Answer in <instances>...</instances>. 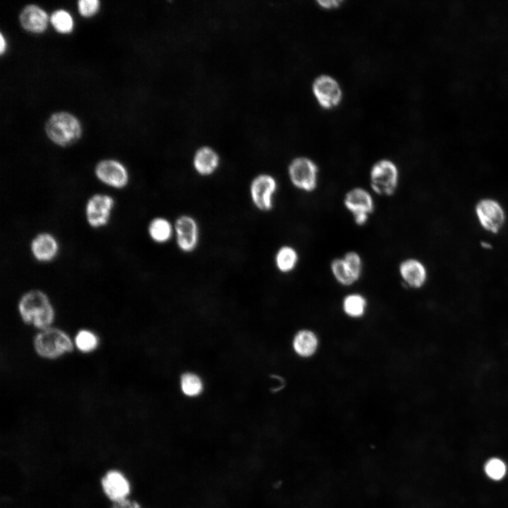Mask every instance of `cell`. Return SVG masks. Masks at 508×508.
Masks as SVG:
<instances>
[{"label": "cell", "mask_w": 508, "mask_h": 508, "mask_svg": "<svg viewBox=\"0 0 508 508\" xmlns=\"http://www.w3.org/2000/svg\"><path fill=\"white\" fill-rule=\"evenodd\" d=\"M21 320L39 330L51 327L55 318L54 308L47 295L38 289L25 293L18 303Z\"/></svg>", "instance_id": "cell-1"}, {"label": "cell", "mask_w": 508, "mask_h": 508, "mask_svg": "<svg viewBox=\"0 0 508 508\" xmlns=\"http://www.w3.org/2000/svg\"><path fill=\"white\" fill-rule=\"evenodd\" d=\"M47 136L55 144L65 147L78 141L82 135V126L78 119L70 112H54L44 123Z\"/></svg>", "instance_id": "cell-2"}, {"label": "cell", "mask_w": 508, "mask_h": 508, "mask_svg": "<svg viewBox=\"0 0 508 508\" xmlns=\"http://www.w3.org/2000/svg\"><path fill=\"white\" fill-rule=\"evenodd\" d=\"M33 347L39 356L54 360L71 352L74 343L63 329L51 326L39 330L35 335Z\"/></svg>", "instance_id": "cell-3"}, {"label": "cell", "mask_w": 508, "mask_h": 508, "mask_svg": "<svg viewBox=\"0 0 508 508\" xmlns=\"http://www.w3.org/2000/svg\"><path fill=\"white\" fill-rule=\"evenodd\" d=\"M368 179L370 190L373 194L380 197H392L399 186V169L392 160L380 159L371 167Z\"/></svg>", "instance_id": "cell-4"}, {"label": "cell", "mask_w": 508, "mask_h": 508, "mask_svg": "<svg viewBox=\"0 0 508 508\" xmlns=\"http://www.w3.org/2000/svg\"><path fill=\"white\" fill-rule=\"evenodd\" d=\"M279 189L275 176L267 172L255 175L250 180L248 193L253 206L259 212L268 213L274 207V200Z\"/></svg>", "instance_id": "cell-5"}, {"label": "cell", "mask_w": 508, "mask_h": 508, "mask_svg": "<svg viewBox=\"0 0 508 508\" xmlns=\"http://www.w3.org/2000/svg\"><path fill=\"white\" fill-rule=\"evenodd\" d=\"M374 194L363 186H353L344 194L343 205L351 214L354 224L363 226L375 210Z\"/></svg>", "instance_id": "cell-6"}, {"label": "cell", "mask_w": 508, "mask_h": 508, "mask_svg": "<svg viewBox=\"0 0 508 508\" xmlns=\"http://www.w3.org/2000/svg\"><path fill=\"white\" fill-rule=\"evenodd\" d=\"M364 263L362 256L356 250H349L341 257L333 258L329 264L334 279L341 286L349 287L361 278Z\"/></svg>", "instance_id": "cell-7"}, {"label": "cell", "mask_w": 508, "mask_h": 508, "mask_svg": "<svg viewBox=\"0 0 508 508\" xmlns=\"http://www.w3.org/2000/svg\"><path fill=\"white\" fill-rule=\"evenodd\" d=\"M289 182L296 189L306 193L316 190L319 183V167L306 157L294 158L287 167Z\"/></svg>", "instance_id": "cell-8"}, {"label": "cell", "mask_w": 508, "mask_h": 508, "mask_svg": "<svg viewBox=\"0 0 508 508\" xmlns=\"http://www.w3.org/2000/svg\"><path fill=\"white\" fill-rule=\"evenodd\" d=\"M174 228L177 249L183 254L194 253L200 241V229L197 219L190 214H181L176 217Z\"/></svg>", "instance_id": "cell-9"}, {"label": "cell", "mask_w": 508, "mask_h": 508, "mask_svg": "<svg viewBox=\"0 0 508 508\" xmlns=\"http://www.w3.org/2000/svg\"><path fill=\"white\" fill-rule=\"evenodd\" d=\"M100 486L104 496L111 503L130 497L132 485L124 473L117 468L107 470L100 478Z\"/></svg>", "instance_id": "cell-10"}, {"label": "cell", "mask_w": 508, "mask_h": 508, "mask_svg": "<svg viewBox=\"0 0 508 508\" xmlns=\"http://www.w3.org/2000/svg\"><path fill=\"white\" fill-rule=\"evenodd\" d=\"M476 213L480 225L488 232L497 234L504 224V211L495 200L484 198L478 201Z\"/></svg>", "instance_id": "cell-11"}, {"label": "cell", "mask_w": 508, "mask_h": 508, "mask_svg": "<svg viewBox=\"0 0 508 508\" xmlns=\"http://www.w3.org/2000/svg\"><path fill=\"white\" fill-rule=\"evenodd\" d=\"M398 272L402 283L408 288L418 289L427 282V269L417 258H407L402 260L398 265Z\"/></svg>", "instance_id": "cell-12"}, {"label": "cell", "mask_w": 508, "mask_h": 508, "mask_svg": "<svg viewBox=\"0 0 508 508\" xmlns=\"http://www.w3.org/2000/svg\"><path fill=\"white\" fill-rule=\"evenodd\" d=\"M97 177L103 183L115 188H123L128 181L125 167L115 159H103L95 167Z\"/></svg>", "instance_id": "cell-13"}, {"label": "cell", "mask_w": 508, "mask_h": 508, "mask_svg": "<svg viewBox=\"0 0 508 508\" xmlns=\"http://www.w3.org/2000/svg\"><path fill=\"white\" fill-rule=\"evenodd\" d=\"M113 205V198L107 195L95 194L92 196L86 206V217L90 225L95 228L105 225Z\"/></svg>", "instance_id": "cell-14"}, {"label": "cell", "mask_w": 508, "mask_h": 508, "mask_svg": "<svg viewBox=\"0 0 508 508\" xmlns=\"http://www.w3.org/2000/svg\"><path fill=\"white\" fill-rule=\"evenodd\" d=\"M319 103L325 108L337 105L341 97V91L335 80L327 75L318 78L313 86Z\"/></svg>", "instance_id": "cell-15"}, {"label": "cell", "mask_w": 508, "mask_h": 508, "mask_svg": "<svg viewBox=\"0 0 508 508\" xmlns=\"http://www.w3.org/2000/svg\"><path fill=\"white\" fill-rule=\"evenodd\" d=\"M193 169L201 177H210L219 169L220 157L212 147L203 146L195 152L193 161Z\"/></svg>", "instance_id": "cell-16"}, {"label": "cell", "mask_w": 508, "mask_h": 508, "mask_svg": "<svg viewBox=\"0 0 508 508\" xmlns=\"http://www.w3.org/2000/svg\"><path fill=\"white\" fill-rule=\"evenodd\" d=\"M21 27L28 32L40 33L47 27L48 16L47 12L35 4H26L18 15Z\"/></svg>", "instance_id": "cell-17"}, {"label": "cell", "mask_w": 508, "mask_h": 508, "mask_svg": "<svg viewBox=\"0 0 508 508\" xmlns=\"http://www.w3.org/2000/svg\"><path fill=\"white\" fill-rule=\"evenodd\" d=\"M291 345L293 351L298 356L305 359L310 358L319 349L320 339L313 329L303 328L295 333Z\"/></svg>", "instance_id": "cell-18"}, {"label": "cell", "mask_w": 508, "mask_h": 508, "mask_svg": "<svg viewBox=\"0 0 508 508\" xmlns=\"http://www.w3.org/2000/svg\"><path fill=\"white\" fill-rule=\"evenodd\" d=\"M300 260L297 249L290 245L284 244L279 246L274 255V264L277 270L284 274L294 272Z\"/></svg>", "instance_id": "cell-19"}, {"label": "cell", "mask_w": 508, "mask_h": 508, "mask_svg": "<svg viewBox=\"0 0 508 508\" xmlns=\"http://www.w3.org/2000/svg\"><path fill=\"white\" fill-rule=\"evenodd\" d=\"M31 250L34 257L39 261H49L56 255L58 245L55 238L49 234H38L32 240Z\"/></svg>", "instance_id": "cell-20"}, {"label": "cell", "mask_w": 508, "mask_h": 508, "mask_svg": "<svg viewBox=\"0 0 508 508\" xmlns=\"http://www.w3.org/2000/svg\"><path fill=\"white\" fill-rule=\"evenodd\" d=\"M148 234L156 243L164 244L174 238V223L164 217L153 218L147 228Z\"/></svg>", "instance_id": "cell-21"}, {"label": "cell", "mask_w": 508, "mask_h": 508, "mask_svg": "<svg viewBox=\"0 0 508 508\" xmlns=\"http://www.w3.org/2000/svg\"><path fill=\"white\" fill-rule=\"evenodd\" d=\"M367 308V298L361 293H349L342 299V311L346 316L350 318L358 319L363 317Z\"/></svg>", "instance_id": "cell-22"}, {"label": "cell", "mask_w": 508, "mask_h": 508, "mask_svg": "<svg viewBox=\"0 0 508 508\" xmlns=\"http://www.w3.org/2000/svg\"><path fill=\"white\" fill-rule=\"evenodd\" d=\"M73 343L78 351L83 353H89L97 349L99 339L94 332L82 329L75 334Z\"/></svg>", "instance_id": "cell-23"}, {"label": "cell", "mask_w": 508, "mask_h": 508, "mask_svg": "<svg viewBox=\"0 0 508 508\" xmlns=\"http://www.w3.org/2000/svg\"><path fill=\"white\" fill-rule=\"evenodd\" d=\"M180 386L182 393L189 397H197L203 390L202 379L193 373H183L181 377Z\"/></svg>", "instance_id": "cell-24"}, {"label": "cell", "mask_w": 508, "mask_h": 508, "mask_svg": "<svg viewBox=\"0 0 508 508\" xmlns=\"http://www.w3.org/2000/svg\"><path fill=\"white\" fill-rule=\"evenodd\" d=\"M483 471L485 476L494 481L502 480L507 475V465L499 457H491L484 464Z\"/></svg>", "instance_id": "cell-25"}, {"label": "cell", "mask_w": 508, "mask_h": 508, "mask_svg": "<svg viewBox=\"0 0 508 508\" xmlns=\"http://www.w3.org/2000/svg\"><path fill=\"white\" fill-rule=\"evenodd\" d=\"M49 20L54 28L60 33H68L73 30L72 16L64 9L60 8L54 11Z\"/></svg>", "instance_id": "cell-26"}, {"label": "cell", "mask_w": 508, "mask_h": 508, "mask_svg": "<svg viewBox=\"0 0 508 508\" xmlns=\"http://www.w3.org/2000/svg\"><path fill=\"white\" fill-rule=\"evenodd\" d=\"M99 3V0H78V11L83 16H91L98 11Z\"/></svg>", "instance_id": "cell-27"}, {"label": "cell", "mask_w": 508, "mask_h": 508, "mask_svg": "<svg viewBox=\"0 0 508 508\" xmlns=\"http://www.w3.org/2000/svg\"><path fill=\"white\" fill-rule=\"evenodd\" d=\"M110 508H142V507L139 502L129 497L120 502L111 503Z\"/></svg>", "instance_id": "cell-28"}, {"label": "cell", "mask_w": 508, "mask_h": 508, "mask_svg": "<svg viewBox=\"0 0 508 508\" xmlns=\"http://www.w3.org/2000/svg\"><path fill=\"white\" fill-rule=\"evenodd\" d=\"M318 2L322 7L329 8V7L338 6L341 1L334 0V1H318Z\"/></svg>", "instance_id": "cell-29"}, {"label": "cell", "mask_w": 508, "mask_h": 508, "mask_svg": "<svg viewBox=\"0 0 508 508\" xmlns=\"http://www.w3.org/2000/svg\"><path fill=\"white\" fill-rule=\"evenodd\" d=\"M6 42L4 37L3 33L0 32V53L2 54L5 51Z\"/></svg>", "instance_id": "cell-30"}, {"label": "cell", "mask_w": 508, "mask_h": 508, "mask_svg": "<svg viewBox=\"0 0 508 508\" xmlns=\"http://www.w3.org/2000/svg\"><path fill=\"white\" fill-rule=\"evenodd\" d=\"M480 244H481V246L485 249H491L492 248V246L488 242L482 241Z\"/></svg>", "instance_id": "cell-31"}]
</instances>
